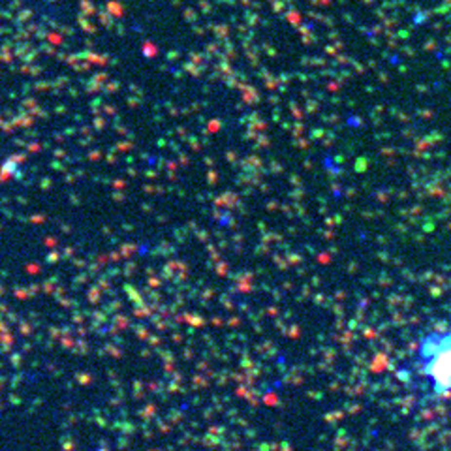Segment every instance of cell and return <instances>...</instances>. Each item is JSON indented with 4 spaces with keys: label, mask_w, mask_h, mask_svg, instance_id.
Listing matches in <instances>:
<instances>
[{
    "label": "cell",
    "mask_w": 451,
    "mask_h": 451,
    "mask_svg": "<svg viewBox=\"0 0 451 451\" xmlns=\"http://www.w3.org/2000/svg\"><path fill=\"white\" fill-rule=\"evenodd\" d=\"M413 367L432 397H451V327L431 329L419 337L413 346Z\"/></svg>",
    "instance_id": "6da1fadb"
}]
</instances>
